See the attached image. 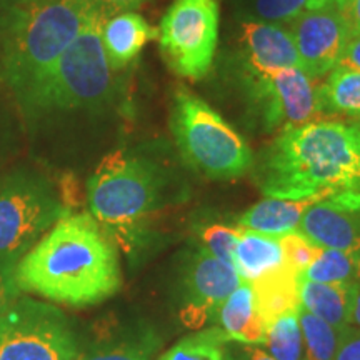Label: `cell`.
Returning <instances> with one entry per match:
<instances>
[{
    "label": "cell",
    "mask_w": 360,
    "mask_h": 360,
    "mask_svg": "<svg viewBox=\"0 0 360 360\" xmlns=\"http://www.w3.org/2000/svg\"><path fill=\"white\" fill-rule=\"evenodd\" d=\"M278 238H281V247L285 265L294 269L299 274H304L314 264V260L319 257V254H321V247L310 242L300 232L287 233V236H282Z\"/></svg>",
    "instance_id": "30"
},
{
    "label": "cell",
    "mask_w": 360,
    "mask_h": 360,
    "mask_svg": "<svg viewBox=\"0 0 360 360\" xmlns=\"http://www.w3.org/2000/svg\"><path fill=\"white\" fill-rule=\"evenodd\" d=\"M319 2H321V6L322 7H326V6H335V7H342L344 6L345 2H347V0H319Z\"/></svg>",
    "instance_id": "38"
},
{
    "label": "cell",
    "mask_w": 360,
    "mask_h": 360,
    "mask_svg": "<svg viewBox=\"0 0 360 360\" xmlns=\"http://www.w3.org/2000/svg\"><path fill=\"white\" fill-rule=\"evenodd\" d=\"M321 114L360 117V72L335 65L319 87Z\"/></svg>",
    "instance_id": "22"
},
{
    "label": "cell",
    "mask_w": 360,
    "mask_h": 360,
    "mask_svg": "<svg viewBox=\"0 0 360 360\" xmlns=\"http://www.w3.org/2000/svg\"><path fill=\"white\" fill-rule=\"evenodd\" d=\"M340 12L342 15H344L345 24H347L350 37L359 35L360 34V0H347V2L340 7Z\"/></svg>",
    "instance_id": "36"
},
{
    "label": "cell",
    "mask_w": 360,
    "mask_h": 360,
    "mask_svg": "<svg viewBox=\"0 0 360 360\" xmlns=\"http://www.w3.org/2000/svg\"><path fill=\"white\" fill-rule=\"evenodd\" d=\"M102 15L97 0H37L8 40L0 60V87L15 97Z\"/></svg>",
    "instance_id": "5"
},
{
    "label": "cell",
    "mask_w": 360,
    "mask_h": 360,
    "mask_svg": "<svg viewBox=\"0 0 360 360\" xmlns=\"http://www.w3.org/2000/svg\"><path fill=\"white\" fill-rule=\"evenodd\" d=\"M227 360H276L272 355L260 349L259 345H247L232 342L227 347Z\"/></svg>",
    "instance_id": "34"
},
{
    "label": "cell",
    "mask_w": 360,
    "mask_h": 360,
    "mask_svg": "<svg viewBox=\"0 0 360 360\" xmlns=\"http://www.w3.org/2000/svg\"><path fill=\"white\" fill-rule=\"evenodd\" d=\"M350 326L360 328V278L354 283L352 310H350Z\"/></svg>",
    "instance_id": "37"
},
{
    "label": "cell",
    "mask_w": 360,
    "mask_h": 360,
    "mask_svg": "<svg viewBox=\"0 0 360 360\" xmlns=\"http://www.w3.org/2000/svg\"><path fill=\"white\" fill-rule=\"evenodd\" d=\"M37 0H0V60L20 20Z\"/></svg>",
    "instance_id": "31"
},
{
    "label": "cell",
    "mask_w": 360,
    "mask_h": 360,
    "mask_svg": "<svg viewBox=\"0 0 360 360\" xmlns=\"http://www.w3.org/2000/svg\"><path fill=\"white\" fill-rule=\"evenodd\" d=\"M357 127H359V129H360V122H359V124H357Z\"/></svg>",
    "instance_id": "40"
},
{
    "label": "cell",
    "mask_w": 360,
    "mask_h": 360,
    "mask_svg": "<svg viewBox=\"0 0 360 360\" xmlns=\"http://www.w3.org/2000/svg\"><path fill=\"white\" fill-rule=\"evenodd\" d=\"M227 344L220 328H200L172 345L159 360H227Z\"/></svg>",
    "instance_id": "23"
},
{
    "label": "cell",
    "mask_w": 360,
    "mask_h": 360,
    "mask_svg": "<svg viewBox=\"0 0 360 360\" xmlns=\"http://www.w3.org/2000/svg\"><path fill=\"white\" fill-rule=\"evenodd\" d=\"M240 232L242 229L229 227L224 224L205 225L199 231L200 249L220 262L233 265V250H236Z\"/></svg>",
    "instance_id": "28"
},
{
    "label": "cell",
    "mask_w": 360,
    "mask_h": 360,
    "mask_svg": "<svg viewBox=\"0 0 360 360\" xmlns=\"http://www.w3.org/2000/svg\"><path fill=\"white\" fill-rule=\"evenodd\" d=\"M64 200L39 169L13 165L0 174V265L13 272L20 259L64 217Z\"/></svg>",
    "instance_id": "6"
},
{
    "label": "cell",
    "mask_w": 360,
    "mask_h": 360,
    "mask_svg": "<svg viewBox=\"0 0 360 360\" xmlns=\"http://www.w3.org/2000/svg\"><path fill=\"white\" fill-rule=\"evenodd\" d=\"M157 30L147 24L142 15L134 12L119 13L102 24V45L107 60L114 70L129 65L141 53Z\"/></svg>",
    "instance_id": "16"
},
{
    "label": "cell",
    "mask_w": 360,
    "mask_h": 360,
    "mask_svg": "<svg viewBox=\"0 0 360 360\" xmlns=\"http://www.w3.org/2000/svg\"><path fill=\"white\" fill-rule=\"evenodd\" d=\"M300 274L283 265L250 283L260 317L265 326L282 315L297 314L300 307Z\"/></svg>",
    "instance_id": "19"
},
{
    "label": "cell",
    "mask_w": 360,
    "mask_h": 360,
    "mask_svg": "<svg viewBox=\"0 0 360 360\" xmlns=\"http://www.w3.org/2000/svg\"><path fill=\"white\" fill-rule=\"evenodd\" d=\"M335 360H360V328L349 326L340 332Z\"/></svg>",
    "instance_id": "32"
},
{
    "label": "cell",
    "mask_w": 360,
    "mask_h": 360,
    "mask_svg": "<svg viewBox=\"0 0 360 360\" xmlns=\"http://www.w3.org/2000/svg\"><path fill=\"white\" fill-rule=\"evenodd\" d=\"M339 65L349 67V69L360 72V34L354 35L345 44L344 52H342Z\"/></svg>",
    "instance_id": "35"
},
{
    "label": "cell",
    "mask_w": 360,
    "mask_h": 360,
    "mask_svg": "<svg viewBox=\"0 0 360 360\" xmlns=\"http://www.w3.org/2000/svg\"><path fill=\"white\" fill-rule=\"evenodd\" d=\"M170 125L180 154L193 169L214 180H233L254 165L244 139L217 110L187 90L175 92Z\"/></svg>",
    "instance_id": "7"
},
{
    "label": "cell",
    "mask_w": 360,
    "mask_h": 360,
    "mask_svg": "<svg viewBox=\"0 0 360 360\" xmlns=\"http://www.w3.org/2000/svg\"><path fill=\"white\" fill-rule=\"evenodd\" d=\"M94 20L67 51L13 98L22 130L35 142L69 117L96 115L114 102V69L102 45V24Z\"/></svg>",
    "instance_id": "3"
},
{
    "label": "cell",
    "mask_w": 360,
    "mask_h": 360,
    "mask_svg": "<svg viewBox=\"0 0 360 360\" xmlns=\"http://www.w3.org/2000/svg\"><path fill=\"white\" fill-rule=\"evenodd\" d=\"M300 330H302V360H335L339 350L340 330L321 321L304 307L297 310Z\"/></svg>",
    "instance_id": "24"
},
{
    "label": "cell",
    "mask_w": 360,
    "mask_h": 360,
    "mask_svg": "<svg viewBox=\"0 0 360 360\" xmlns=\"http://www.w3.org/2000/svg\"><path fill=\"white\" fill-rule=\"evenodd\" d=\"M262 120L269 130L299 127L321 115L319 87L299 67L276 70L265 77L252 79Z\"/></svg>",
    "instance_id": "10"
},
{
    "label": "cell",
    "mask_w": 360,
    "mask_h": 360,
    "mask_svg": "<svg viewBox=\"0 0 360 360\" xmlns=\"http://www.w3.org/2000/svg\"><path fill=\"white\" fill-rule=\"evenodd\" d=\"M79 344L60 309L19 295L0 312V360H75Z\"/></svg>",
    "instance_id": "8"
},
{
    "label": "cell",
    "mask_w": 360,
    "mask_h": 360,
    "mask_svg": "<svg viewBox=\"0 0 360 360\" xmlns=\"http://www.w3.org/2000/svg\"><path fill=\"white\" fill-rule=\"evenodd\" d=\"M300 69L310 79H319L339 65L345 44L350 39L340 8L326 6L307 11L292 22Z\"/></svg>",
    "instance_id": "12"
},
{
    "label": "cell",
    "mask_w": 360,
    "mask_h": 360,
    "mask_svg": "<svg viewBox=\"0 0 360 360\" xmlns=\"http://www.w3.org/2000/svg\"><path fill=\"white\" fill-rule=\"evenodd\" d=\"M297 232L321 249L360 255V210L342 209L326 200L312 202Z\"/></svg>",
    "instance_id": "14"
},
{
    "label": "cell",
    "mask_w": 360,
    "mask_h": 360,
    "mask_svg": "<svg viewBox=\"0 0 360 360\" xmlns=\"http://www.w3.org/2000/svg\"><path fill=\"white\" fill-rule=\"evenodd\" d=\"M159 347V339L150 328H137L101 340L79 350L75 360H150Z\"/></svg>",
    "instance_id": "21"
},
{
    "label": "cell",
    "mask_w": 360,
    "mask_h": 360,
    "mask_svg": "<svg viewBox=\"0 0 360 360\" xmlns=\"http://www.w3.org/2000/svg\"><path fill=\"white\" fill-rule=\"evenodd\" d=\"M20 134L22 125L15 103L6 90L0 89V174L17 152Z\"/></svg>",
    "instance_id": "27"
},
{
    "label": "cell",
    "mask_w": 360,
    "mask_h": 360,
    "mask_svg": "<svg viewBox=\"0 0 360 360\" xmlns=\"http://www.w3.org/2000/svg\"><path fill=\"white\" fill-rule=\"evenodd\" d=\"M162 186V172L154 162L125 150L110 152L87 182L90 215L115 245L134 254L159 207Z\"/></svg>",
    "instance_id": "4"
},
{
    "label": "cell",
    "mask_w": 360,
    "mask_h": 360,
    "mask_svg": "<svg viewBox=\"0 0 360 360\" xmlns=\"http://www.w3.org/2000/svg\"><path fill=\"white\" fill-rule=\"evenodd\" d=\"M215 323L229 342L262 345L265 342L264 319L260 317L250 283L240 282L219 309Z\"/></svg>",
    "instance_id": "15"
},
{
    "label": "cell",
    "mask_w": 360,
    "mask_h": 360,
    "mask_svg": "<svg viewBox=\"0 0 360 360\" xmlns=\"http://www.w3.org/2000/svg\"><path fill=\"white\" fill-rule=\"evenodd\" d=\"M22 294L17 287L13 272L0 265V312H4Z\"/></svg>",
    "instance_id": "33"
},
{
    "label": "cell",
    "mask_w": 360,
    "mask_h": 360,
    "mask_svg": "<svg viewBox=\"0 0 360 360\" xmlns=\"http://www.w3.org/2000/svg\"><path fill=\"white\" fill-rule=\"evenodd\" d=\"M242 44L250 79L265 77L276 70L299 67L300 62L290 30L269 22H244Z\"/></svg>",
    "instance_id": "13"
},
{
    "label": "cell",
    "mask_w": 360,
    "mask_h": 360,
    "mask_svg": "<svg viewBox=\"0 0 360 360\" xmlns=\"http://www.w3.org/2000/svg\"><path fill=\"white\" fill-rule=\"evenodd\" d=\"M20 292L52 304L89 307L122 285L117 245L90 214H65L13 270Z\"/></svg>",
    "instance_id": "2"
},
{
    "label": "cell",
    "mask_w": 360,
    "mask_h": 360,
    "mask_svg": "<svg viewBox=\"0 0 360 360\" xmlns=\"http://www.w3.org/2000/svg\"><path fill=\"white\" fill-rule=\"evenodd\" d=\"M240 282L233 265L220 262L200 249L192 255L184 277L182 322L193 330H200L209 322H214L225 299Z\"/></svg>",
    "instance_id": "11"
},
{
    "label": "cell",
    "mask_w": 360,
    "mask_h": 360,
    "mask_svg": "<svg viewBox=\"0 0 360 360\" xmlns=\"http://www.w3.org/2000/svg\"><path fill=\"white\" fill-rule=\"evenodd\" d=\"M300 277L327 283H355L360 278V255L321 249L319 257Z\"/></svg>",
    "instance_id": "25"
},
{
    "label": "cell",
    "mask_w": 360,
    "mask_h": 360,
    "mask_svg": "<svg viewBox=\"0 0 360 360\" xmlns=\"http://www.w3.org/2000/svg\"><path fill=\"white\" fill-rule=\"evenodd\" d=\"M283 260L281 238L264 233L242 231L233 250V269L242 282L252 283L265 274L282 269Z\"/></svg>",
    "instance_id": "20"
},
{
    "label": "cell",
    "mask_w": 360,
    "mask_h": 360,
    "mask_svg": "<svg viewBox=\"0 0 360 360\" xmlns=\"http://www.w3.org/2000/svg\"><path fill=\"white\" fill-rule=\"evenodd\" d=\"M314 200H290V199H267L257 202L247 209L237 220V227L242 231H252L264 236L282 237L299 231L307 207Z\"/></svg>",
    "instance_id": "18"
},
{
    "label": "cell",
    "mask_w": 360,
    "mask_h": 360,
    "mask_svg": "<svg viewBox=\"0 0 360 360\" xmlns=\"http://www.w3.org/2000/svg\"><path fill=\"white\" fill-rule=\"evenodd\" d=\"M110 2H115V4H127V2H135V0H110Z\"/></svg>",
    "instance_id": "39"
},
{
    "label": "cell",
    "mask_w": 360,
    "mask_h": 360,
    "mask_svg": "<svg viewBox=\"0 0 360 360\" xmlns=\"http://www.w3.org/2000/svg\"><path fill=\"white\" fill-rule=\"evenodd\" d=\"M299 295L300 307L337 330L342 332L350 326L354 283L315 282L300 277Z\"/></svg>",
    "instance_id": "17"
},
{
    "label": "cell",
    "mask_w": 360,
    "mask_h": 360,
    "mask_svg": "<svg viewBox=\"0 0 360 360\" xmlns=\"http://www.w3.org/2000/svg\"><path fill=\"white\" fill-rule=\"evenodd\" d=\"M160 49L180 77L202 79L219 42L217 0H174L160 20Z\"/></svg>",
    "instance_id": "9"
},
{
    "label": "cell",
    "mask_w": 360,
    "mask_h": 360,
    "mask_svg": "<svg viewBox=\"0 0 360 360\" xmlns=\"http://www.w3.org/2000/svg\"><path fill=\"white\" fill-rule=\"evenodd\" d=\"M321 7L319 0H255L259 19L277 25L292 24L302 13Z\"/></svg>",
    "instance_id": "29"
},
{
    "label": "cell",
    "mask_w": 360,
    "mask_h": 360,
    "mask_svg": "<svg viewBox=\"0 0 360 360\" xmlns=\"http://www.w3.org/2000/svg\"><path fill=\"white\" fill-rule=\"evenodd\" d=\"M262 345L276 360H302V330L297 314L282 315L267 323Z\"/></svg>",
    "instance_id": "26"
},
{
    "label": "cell",
    "mask_w": 360,
    "mask_h": 360,
    "mask_svg": "<svg viewBox=\"0 0 360 360\" xmlns=\"http://www.w3.org/2000/svg\"><path fill=\"white\" fill-rule=\"evenodd\" d=\"M255 180L265 197L360 210V129L314 120L282 130L260 155Z\"/></svg>",
    "instance_id": "1"
}]
</instances>
